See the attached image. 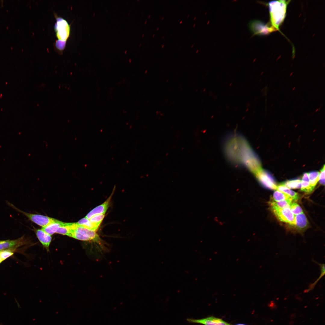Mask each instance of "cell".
Wrapping results in <instances>:
<instances>
[{
	"instance_id": "obj_1",
	"label": "cell",
	"mask_w": 325,
	"mask_h": 325,
	"mask_svg": "<svg viewBox=\"0 0 325 325\" xmlns=\"http://www.w3.org/2000/svg\"><path fill=\"white\" fill-rule=\"evenodd\" d=\"M223 147L227 159L235 166L247 169L258 158L245 138L238 133L228 135L224 139Z\"/></svg>"
},
{
	"instance_id": "obj_2",
	"label": "cell",
	"mask_w": 325,
	"mask_h": 325,
	"mask_svg": "<svg viewBox=\"0 0 325 325\" xmlns=\"http://www.w3.org/2000/svg\"><path fill=\"white\" fill-rule=\"evenodd\" d=\"M291 1H273L265 4L269 8L270 25L276 30L281 32L279 27L284 22L286 15L287 8Z\"/></svg>"
},
{
	"instance_id": "obj_3",
	"label": "cell",
	"mask_w": 325,
	"mask_h": 325,
	"mask_svg": "<svg viewBox=\"0 0 325 325\" xmlns=\"http://www.w3.org/2000/svg\"><path fill=\"white\" fill-rule=\"evenodd\" d=\"M6 203L9 206L18 212L22 213L27 217L29 220L42 228L46 227L51 223L56 222L59 221L48 216L25 212L17 208L8 201H6Z\"/></svg>"
},
{
	"instance_id": "obj_4",
	"label": "cell",
	"mask_w": 325,
	"mask_h": 325,
	"mask_svg": "<svg viewBox=\"0 0 325 325\" xmlns=\"http://www.w3.org/2000/svg\"><path fill=\"white\" fill-rule=\"evenodd\" d=\"M248 28L253 36H265L277 31L269 23L265 24L257 20L250 21L248 23Z\"/></svg>"
},
{
	"instance_id": "obj_5",
	"label": "cell",
	"mask_w": 325,
	"mask_h": 325,
	"mask_svg": "<svg viewBox=\"0 0 325 325\" xmlns=\"http://www.w3.org/2000/svg\"><path fill=\"white\" fill-rule=\"evenodd\" d=\"M54 26L56 35L60 40L65 41L69 36L70 26L66 20L61 17H57Z\"/></svg>"
},
{
	"instance_id": "obj_6",
	"label": "cell",
	"mask_w": 325,
	"mask_h": 325,
	"mask_svg": "<svg viewBox=\"0 0 325 325\" xmlns=\"http://www.w3.org/2000/svg\"><path fill=\"white\" fill-rule=\"evenodd\" d=\"M271 209L277 218L280 221L293 226L295 215L289 208H280L271 206Z\"/></svg>"
},
{
	"instance_id": "obj_7",
	"label": "cell",
	"mask_w": 325,
	"mask_h": 325,
	"mask_svg": "<svg viewBox=\"0 0 325 325\" xmlns=\"http://www.w3.org/2000/svg\"><path fill=\"white\" fill-rule=\"evenodd\" d=\"M255 175L258 180L263 185L269 188L276 190L277 186L273 177L267 171L262 169Z\"/></svg>"
},
{
	"instance_id": "obj_8",
	"label": "cell",
	"mask_w": 325,
	"mask_h": 325,
	"mask_svg": "<svg viewBox=\"0 0 325 325\" xmlns=\"http://www.w3.org/2000/svg\"><path fill=\"white\" fill-rule=\"evenodd\" d=\"M27 243L28 240L24 236L15 240H0V251L6 249L11 250Z\"/></svg>"
},
{
	"instance_id": "obj_9",
	"label": "cell",
	"mask_w": 325,
	"mask_h": 325,
	"mask_svg": "<svg viewBox=\"0 0 325 325\" xmlns=\"http://www.w3.org/2000/svg\"><path fill=\"white\" fill-rule=\"evenodd\" d=\"M186 320L190 323H200L204 325H231L222 319L213 316L198 319L188 318Z\"/></svg>"
},
{
	"instance_id": "obj_10",
	"label": "cell",
	"mask_w": 325,
	"mask_h": 325,
	"mask_svg": "<svg viewBox=\"0 0 325 325\" xmlns=\"http://www.w3.org/2000/svg\"><path fill=\"white\" fill-rule=\"evenodd\" d=\"M115 188L111 194L108 199L102 204L97 206L90 211L85 217L89 219L93 216L97 214H105L110 204L111 199L113 195Z\"/></svg>"
},
{
	"instance_id": "obj_11",
	"label": "cell",
	"mask_w": 325,
	"mask_h": 325,
	"mask_svg": "<svg viewBox=\"0 0 325 325\" xmlns=\"http://www.w3.org/2000/svg\"><path fill=\"white\" fill-rule=\"evenodd\" d=\"M37 237L47 251L49 250V247L51 242L52 238L51 235L48 234L42 229H38L36 230Z\"/></svg>"
},
{
	"instance_id": "obj_12",
	"label": "cell",
	"mask_w": 325,
	"mask_h": 325,
	"mask_svg": "<svg viewBox=\"0 0 325 325\" xmlns=\"http://www.w3.org/2000/svg\"><path fill=\"white\" fill-rule=\"evenodd\" d=\"M308 221L304 212L295 215L293 226L299 230H302L307 226Z\"/></svg>"
},
{
	"instance_id": "obj_13",
	"label": "cell",
	"mask_w": 325,
	"mask_h": 325,
	"mask_svg": "<svg viewBox=\"0 0 325 325\" xmlns=\"http://www.w3.org/2000/svg\"><path fill=\"white\" fill-rule=\"evenodd\" d=\"M68 223H65L59 221L58 222L50 224L46 227L42 228V229L48 234L51 235L56 232L58 228L62 225H67Z\"/></svg>"
},
{
	"instance_id": "obj_14",
	"label": "cell",
	"mask_w": 325,
	"mask_h": 325,
	"mask_svg": "<svg viewBox=\"0 0 325 325\" xmlns=\"http://www.w3.org/2000/svg\"><path fill=\"white\" fill-rule=\"evenodd\" d=\"M276 190L282 192L290 196L293 200L296 201L299 199V196L297 193L292 190L283 184L277 186Z\"/></svg>"
},
{
	"instance_id": "obj_15",
	"label": "cell",
	"mask_w": 325,
	"mask_h": 325,
	"mask_svg": "<svg viewBox=\"0 0 325 325\" xmlns=\"http://www.w3.org/2000/svg\"><path fill=\"white\" fill-rule=\"evenodd\" d=\"M76 223L78 226L94 231H96L98 228V227L91 222L89 219L85 217L81 219Z\"/></svg>"
},
{
	"instance_id": "obj_16",
	"label": "cell",
	"mask_w": 325,
	"mask_h": 325,
	"mask_svg": "<svg viewBox=\"0 0 325 325\" xmlns=\"http://www.w3.org/2000/svg\"><path fill=\"white\" fill-rule=\"evenodd\" d=\"M293 200L292 199H290L278 202L273 201L270 203V204L271 206H274L280 208L290 209Z\"/></svg>"
},
{
	"instance_id": "obj_17",
	"label": "cell",
	"mask_w": 325,
	"mask_h": 325,
	"mask_svg": "<svg viewBox=\"0 0 325 325\" xmlns=\"http://www.w3.org/2000/svg\"><path fill=\"white\" fill-rule=\"evenodd\" d=\"M273 198L274 201L275 202H278L286 200L292 199L290 196L282 192L277 190H276L274 192L273 194Z\"/></svg>"
},
{
	"instance_id": "obj_18",
	"label": "cell",
	"mask_w": 325,
	"mask_h": 325,
	"mask_svg": "<svg viewBox=\"0 0 325 325\" xmlns=\"http://www.w3.org/2000/svg\"><path fill=\"white\" fill-rule=\"evenodd\" d=\"M319 172L317 171H313L308 173L309 182L314 188L319 181Z\"/></svg>"
},
{
	"instance_id": "obj_19",
	"label": "cell",
	"mask_w": 325,
	"mask_h": 325,
	"mask_svg": "<svg viewBox=\"0 0 325 325\" xmlns=\"http://www.w3.org/2000/svg\"><path fill=\"white\" fill-rule=\"evenodd\" d=\"M314 262H316V263H317V264H318L319 265L320 269V274L319 277H318V279L316 280V281H315L314 283L311 284L309 285L308 289L306 290V292H308L312 290L314 288L319 280L323 276V275H324L325 274V267L324 264L319 263L315 261H314Z\"/></svg>"
},
{
	"instance_id": "obj_20",
	"label": "cell",
	"mask_w": 325,
	"mask_h": 325,
	"mask_svg": "<svg viewBox=\"0 0 325 325\" xmlns=\"http://www.w3.org/2000/svg\"><path fill=\"white\" fill-rule=\"evenodd\" d=\"M283 185L290 189L300 188L301 187V180L296 179L286 181Z\"/></svg>"
},
{
	"instance_id": "obj_21",
	"label": "cell",
	"mask_w": 325,
	"mask_h": 325,
	"mask_svg": "<svg viewBox=\"0 0 325 325\" xmlns=\"http://www.w3.org/2000/svg\"><path fill=\"white\" fill-rule=\"evenodd\" d=\"M104 216L105 214H97L92 217L89 220L91 222L99 228Z\"/></svg>"
},
{
	"instance_id": "obj_22",
	"label": "cell",
	"mask_w": 325,
	"mask_h": 325,
	"mask_svg": "<svg viewBox=\"0 0 325 325\" xmlns=\"http://www.w3.org/2000/svg\"><path fill=\"white\" fill-rule=\"evenodd\" d=\"M290 209L294 215H296L303 212L301 207L297 203L295 202L292 203L290 207Z\"/></svg>"
},
{
	"instance_id": "obj_23",
	"label": "cell",
	"mask_w": 325,
	"mask_h": 325,
	"mask_svg": "<svg viewBox=\"0 0 325 325\" xmlns=\"http://www.w3.org/2000/svg\"><path fill=\"white\" fill-rule=\"evenodd\" d=\"M301 189L306 193H310L314 189L309 182L301 180Z\"/></svg>"
},
{
	"instance_id": "obj_24",
	"label": "cell",
	"mask_w": 325,
	"mask_h": 325,
	"mask_svg": "<svg viewBox=\"0 0 325 325\" xmlns=\"http://www.w3.org/2000/svg\"><path fill=\"white\" fill-rule=\"evenodd\" d=\"M70 224V223H69L67 225H62L59 227L56 233L68 236L70 232V229L69 226Z\"/></svg>"
},
{
	"instance_id": "obj_25",
	"label": "cell",
	"mask_w": 325,
	"mask_h": 325,
	"mask_svg": "<svg viewBox=\"0 0 325 325\" xmlns=\"http://www.w3.org/2000/svg\"><path fill=\"white\" fill-rule=\"evenodd\" d=\"M14 254V253L10 250L6 249L0 251V256L3 261L12 255Z\"/></svg>"
},
{
	"instance_id": "obj_26",
	"label": "cell",
	"mask_w": 325,
	"mask_h": 325,
	"mask_svg": "<svg viewBox=\"0 0 325 325\" xmlns=\"http://www.w3.org/2000/svg\"><path fill=\"white\" fill-rule=\"evenodd\" d=\"M319 181L320 183L324 185L325 184V166L324 165L323 167L320 170V173L319 174Z\"/></svg>"
},
{
	"instance_id": "obj_27",
	"label": "cell",
	"mask_w": 325,
	"mask_h": 325,
	"mask_svg": "<svg viewBox=\"0 0 325 325\" xmlns=\"http://www.w3.org/2000/svg\"><path fill=\"white\" fill-rule=\"evenodd\" d=\"M302 181L309 182V179L308 173H304L302 177Z\"/></svg>"
},
{
	"instance_id": "obj_28",
	"label": "cell",
	"mask_w": 325,
	"mask_h": 325,
	"mask_svg": "<svg viewBox=\"0 0 325 325\" xmlns=\"http://www.w3.org/2000/svg\"><path fill=\"white\" fill-rule=\"evenodd\" d=\"M2 261H3V260H2V259L1 258V257L0 256V263L1 262H2Z\"/></svg>"
},
{
	"instance_id": "obj_29",
	"label": "cell",
	"mask_w": 325,
	"mask_h": 325,
	"mask_svg": "<svg viewBox=\"0 0 325 325\" xmlns=\"http://www.w3.org/2000/svg\"><path fill=\"white\" fill-rule=\"evenodd\" d=\"M244 325V324H237V325Z\"/></svg>"
},
{
	"instance_id": "obj_30",
	"label": "cell",
	"mask_w": 325,
	"mask_h": 325,
	"mask_svg": "<svg viewBox=\"0 0 325 325\" xmlns=\"http://www.w3.org/2000/svg\"><path fill=\"white\" fill-rule=\"evenodd\" d=\"M292 73H291V74H290V76H291V75H292Z\"/></svg>"
},
{
	"instance_id": "obj_31",
	"label": "cell",
	"mask_w": 325,
	"mask_h": 325,
	"mask_svg": "<svg viewBox=\"0 0 325 325\" xmlns=\"http://www.w3.org/2000/svg\"><path fill=\"white\" fill-rule=\"evenodd\" d=\"M317 110H318V109H317V110L315 111V112H317Z\"/></svg>"
},
{
	"instance_id": "obj_32",
	"label": "cell",
	"mask_w": 325,
	"mask_h": 325,
	"mask_svg": "<svg viewBox=\"0 0 325 325\" xmlns=\"http://www.w3.org/2000/svg\"><path fill=\"white\" fill-rule=\"evenodd\" d=\"M295 88V87H294V88H293V90H294Z\"/></svg>"
},
{
	"instance_id": "obj_33",
	"label": "cell",
	"mask_w": 325,
	"mask_h": 325,
	"mask_svg": "<svg viewBox=\"0 0 325 325\" xmlns=\"http://www.w3.org/2000/svg\"><path fill=\"white\" fill-rule=\"evenodd\" d=\"M127 51H125V53H126V52H127Z\"/></svg>"
},
{
	"instance_id": "obj_34",
	"label": "cell",
	"mask_w": 325,
	"mask_h": 325,
	"mask_svg": "<svg viewBox=\"0 0 325 325\" xmlns=\"http://www.w3.org/2000/svg\"><path fill=\"white\" fill-rule=\"evenodd\" d=\"M163 46H164V45H162V47H163Z\"/></svg>"
},
{
	"instance_id": "obj_35",
	"label": "cell",
	"mask_w": 325,
	"mask_h": 325,
	"mask_svg": "<svg viewBox=\"0 0 325 325\" xmlns=\"http://www.w3.org/2000/svg\"><path fill=\"white\" fill-rule=\"evenodd\" d=\"M189 15H188L187 16V17H189Z\"/></svg>"
},
{
	"instance_id": "obj_36",
	"label": "cell",
	"mask_w": 325,
	"mask_h": 325,
	"mask_svg": "<svg viewBox=\"0 0 325 325\" xmlns=\"http://www.w3.org/2000/svg\"><path fill=\"white\" fill-rule=\"evenodd\" d=\"M181 22H182V21H180V23H181Z\"/></svg>"
},
{
	"instance_id": "obj_37",
	"label": "cell",
	"mask_w": 325,
	"mask_h": 325,
	"mask_svg": "<svg viewBox=\"0 0 325 325\" xmlns=\"http://www.w3.org/2000/svg\"><path fill=\"white\" fill-rule=\"evenodd\" d=\"M146 22H147L146 21L145 22V23H146Z\"/></svg>"
},
{
	"instance_id": "obj_38",
	"label": "cell",
	"mask_w": 325,
	"mask_h": 325,
	"mask_svg": "<svg viewBox=\"0 0 325 325\" xmlns=\"http://www.w3.org/2000/svg\"><path fill=\"white\" fill-rule=\"evenodd\" d=\"M193 45H192V46H191V47H192L193 46Z\"/></svg>"
},
{
	"instance_id": "obj_39",
	"label": "cell",
	"mask_w": 325,
	"mask_h": 325,
	"mask_svg": "<svg viewBox=\"0 0 325 325\" xmlns=\"http://www.w3.org/2000/svg\"><path fill=\"white\" fill-rule=\"evenodd\" d=\"M158 28H157V30H158Z\"/></svg>"
},
{
	"instance_id": "obj_40",
	"label": "cell",
	"mask_w": 325,
	"mask_h": 325,
	"mask_svg": "<svg viewBox=\"0 0 325 325\" xmlns=\"http://www.w3.org/2000/svg\"><path fill=\"white\" fill-rule=\"evenodd\" d=\"M144 34H143V35H142V36H144Z\"/></svg>"
},
{
	"instance_id": "obj_41",
	"label": "cell",
	"mask_w": 325,
	"mask_h": 325,
	"mask_svg": "<svg viewBox=\"0 0 325 325\" xmlns=\"http://www.w3.org/2000/svg\"><path fill=\"white\" fill-rule=\"evenodd\" d=\"M154 35H155V34H154V35H153V36H154Z\"/></svg>"
},
{
	"instance_id": "obj_42",
	"label": "cell",
	"mask_w": 325,
	"mask_h": 325,
	"mask_svg": "<svg viewBox=\"0 0 325 325\" xmlns=\"http://www.w3.org/2000/svg\"><path fill=\"white\" fill-rule=\"evenodd\" d=\"M150 15H149V17H150Z\"/></svg>"
},
{
	"instance_id": "obj_43",
	"label": "cell",
	"mask_w": 325,
	"mask_h": 325,
	"mask_svg": "<svg viewBox=\"0 0 325 325\" xmlns=\"http://www.w3.org/2000/svg\"><path fill=\"white\" fill-rule=\"evenodd\" d=\"M195 25V24H194V26H194Z\"/></svg>"
},
{
	"instance_id": "obj_44",
	"label": "cell",
	"mask_w": 325,
	"mask_h": 325,
	"mask_svg": "<svg viewBox=\"0 0 325 325\" xmlns=\"http://www.w3.org/2000/svg\"><path fill=\"white\" fill-rule=\"evenodd\" d=\"M140 45H141V44L140 45H139V46H140Z\"/></svg>"
},
{
	"instance_id": "obj_45",
	"label": "cell",
	"mask_w": 325,
	"mask_h": 325,
	"mask_svg": "<svg viewBox=\"0 0 325 325\" xmlns=\"http://www.w3.org/2000/svg\"></svg>"
}]
</instances>
